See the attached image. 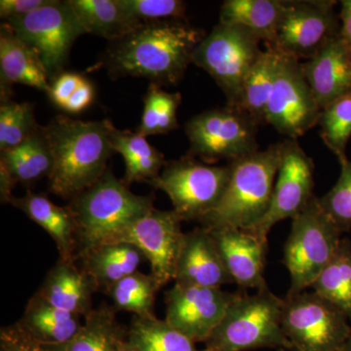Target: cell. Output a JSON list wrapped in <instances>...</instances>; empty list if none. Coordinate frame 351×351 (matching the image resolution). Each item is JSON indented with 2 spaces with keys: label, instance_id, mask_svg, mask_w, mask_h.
I'll return each mask as SVG.
<instances>
[{
  "label": "cell",
  "instance_id": "obj_1",
  "mask_svg": "<svg viewBox=\"0 0 351 351\" xmlns=\"http://www.w3.org/2000/svg\"><path fill=\"white\" fill-rule=\"evenodd\" d=\"M204 32L186 20L144 23L135 31L110 43L104 64L112 77L147 78L158 85L181 82L193 51Z\"/></svg>",
  "mask_w": 351,
  "mask_h": 351
},
{
  "label": "cell",
  "instance_id": "obj_2",
  "mask_svg": "<svg viewBox=\"0 0 351 351\" xmlns=\"http://www.w3.org/2000/svg\"><path fill=\"white\" fill-rule=\"evenodd\" d=\"M113 128L110 120L82 121L64 115L43 127L53 156L51 193L71 200L103 177L113 152Z\"/></svg>",
  "mask_w": 351,
  "mask_h": 351
},
{
  "label": "cell",
  "instance_id": "obj_3",
  "mask_svg": "<svg viewBox=\"0 0 351 351\" xmlns=\"http://www.w3.org/2000/svg\"><path fill=\"white\" fill-rule=\"evenodd\" d=\"M282 142L270 145L230 163V177L218 205L200 219L205 228H234L250 230L271 203Z\"/></svg>",
  "mask_w": 351,
  "mask_h": 351
},
{
  "label": "cell",
  "instance_id": "obj_4",
  "mask_svg": "<svg viewBox=\"0 0 351 351\" xmlns=\"http://www.w3.org/2000/svg\"><path fill=\"white\" fill-rule=\"evenodd\" d=\"M75 223L77 260L85 252L106 244L117 233L154 209L152 196L132 193L110 170L71 200Z\"/></svg>",
  "mask_w": 351,
  "mask_h": 351
},
{
  "label": "cell",
  "instance_id": "obj_5",
  "mask_svg": "<svg viewBox=\"0 0 351 351\" xmlns=\"http://www.w3.org/2000/svg\"><path fill=\"white\" fill-rule=\"evenodd\" d=\"M283 300L269 287L256 294L239 292L202 351H249L258 348L292 350L281 324Z\"/></svg>",
  "mask_w": 351,
  "mask_h": 351
},
{
  "label": "cell",
  "instance_id": "obj_6",
  "mask_svg": "<svg viewBox=\"0 0 351 351\" xmlns=\"http://www.w3.org/2000/svg\"><path fill=\"white\" fill-rule=\"evenodd\" d=\"M341 233L315 195L295 215L284 249V265L291 276L289 295L313 286L338 250Z\"/></svg>",
  "mask_w": 351,
  "mask_h": 351
},
{
  "label": "cell",
  "instance_id": "obj_7",
  "mask_svg": "<svg viewBox=\"0 0 351 351\" xmlns=\"http://www.w3.org/2000/svg\"><path fill=\"white\" fill-rule=\"evenodd\" d=\"M262 43L249 29L219 23L193 51L191 63L209 73L225 94L228 107L237 108L245 78L262 56Z\"/></svg>",
  "mask_w": 351,
  "mask_h": 351
},
{
  "label": "cell",
  "instance_id": "obj_8",
  "mask_svg": "<svg viewBox=\"0 0 351 351\" xmlns=\"http://www.w3.org/2000/svg\"><path fill=\"white\" fill-rule=\"evenodd\" d=\"M281 324L294 351H341L351 331L345 313L304 291L283 300Z\"/></svg>",
  "mask_w": 351,
  "mask_h": 351
},
{
  "label": "cell",
  "instance_id": "obj_9",
  "mask_svg": "<svg viewBox=\"0 0 351 351\" xmlns=\"http://www.w3.org/2000/svg\"><path fill=\"white\" fill-rule=\"evenodd\" d=\"M230 166H211L191 157L166 163L160 175L149 184L169 196L173 210L184 221H198L223 197Z\"/></svg>",
  "mask_w": 351,
  "mask_h": 351
},
{
  "label": "cell",
  "instance_id": "obj_10",
  "mask_svg": "<svg viewBox=\"0 0 351 351\" xmlns=\"http://www.w3.org/2000/svg\"><path fill=\"white\" fill-rule=\"evenodd\" d=\"M4 25L38 53L52 82L64 73L76 39L87 34L68 0H51L29 15L4 21Z\"/></svg>",
  "mask_w": 351,
  "mask_h": 351
},
{
  "label": "cell",
  "instance_id": "obj_11",
  "mask_svg": "<svg viewBox=\"0 0 351 351\" xmlns=\"http://www.w3.org/2000/svg\"><path fill=\"white\" fill-rule=\"evenodd\" d=\"M257 128L250 117L228 106L199 113L186 125L188 156L209 163L221 159L232 163L258 151Z\"/></svg>",
  "mask_w": 351,
  "mask_h": 351
},
{
  "label": "cell",
  "instance_id": "obj_12",
  "mask_svg": "<svg viewBox=\"0 0 351 351\" xmlns=\"http://www.w3.org/2000/svg\"><path fill=\"white\" fill-rule=\"evenodd\" d=\"M336 1H285V9L276 38L269 46L301 62L315 56L341 32Z\"/></svg>",
  "mask_w": 351,
  "mask_h": 351
},
{
  "label": "cell",
  "instance_id": "obj_13",
  "mask_svg": "<svg viewBox=\"0 0 351 351\" xmlns=\"http://www.w3.org/2000/svg\"><path fill=\"white\" fill-rule=\"evenodd\" d=\"M321 112L302 71L301 62L280 53L276 82L267 106V124L274 126L287 138L297 140L317 125Z\"/></svg>",
  "mask_w": 351,
  "mask_h": 351
},
{
  "label": "cell",
  "instance_id": "obj_14",
  "mask_svg": "<svg viewBox=\"0 0 351 351\" xmlns=\"http://www.w3.org/2000/svg\"><path fill=\"white\" fill-rule=\"evenodd\" d=\"M182 221L174 210L160 211L154 208L108 243H127L138 248L151 263V274L161 288L174 280L184 237Z\"/></svg>",
  "mask_w": 351,
  "mask_h": 351
},
{
  "label": "cell",
  "instance_id": "obj_15",
  "mask_svg": "<svg viewBox=\"0 0 351 351\" xmlns=\"http://www.w3.org/2000/svg\"><path fill=\"white\" fill-rule=\"evenodd\" d=\"M314 163L297 140L282 142L271 203L265 218L250 232L267 241L271 228L279 221L293 219L313 197Z\"/></svg>",
  "mask_w": 351,
  "mask_h": 351
},
{
  "label": "cell",
  "instance_id": "obj_16",
  "mask_svg": "<svg viewBox=\"0 0 351 351\" xmlns=\"http://www.w3.org/2000/svg\"><path fill=\"white\" fill-rule=\"evenodd\" d=\"M237 293L175 284L165 293V320L195 343H204L218 326Z\"/></svg>",
  "mask_w": 351,
  "mask_h": 351
},
{
  "label": "cell",
  "instance_id": "obj_17",
  "mask_svg": "<svg viewBox=\"0 0 351 351\" xmlns=\"http://www.w3.org/2000/svg\"><path fill=\"white\" fill-rule=\"evenodd\" d=\"M233 283L244 289L267 287L265 267L267 241L250 230L234 228H207Z\"/></svg>",
  "mask_w": 351,
  "mask_h": 351
},
{
  "label": "cell",
  "instance_id": "obj_18",
  "mask_svg": "<svg viewBox=\"0 0 351 351\" xmlns=\"http://www.w3.org/2000/svg\"><path fill=\"white\" fill-rule=\"evenodd\" d=\"M174 280L184 287L221 289L233 283L207 228L184 233Z\"/></svg>",
  "mask_w": 351,
  "mask_h": 351
},
{
  "label": "cell",
  "instance_id": "obj_19",
  "mask_svg": "<svg viewBox=\"0 0 351 351\" xmlns=\"http://www.w3.org/2000/svg\"><path fill=\"white\" fill-rule=\"evenodd\" d=\"M302 68L321 110L350 93L351 47L339 34Z\"/></svg>",
  "mask_w": 351,
  "mask_h": 351
},
{
  "label": "cell",
  "instance_id": "obj_20",
  "mask_svg": "<svg viewBox=\"0 0 351 351\" xmlns=\"http://www.w3.org/2000/svg\"><path fill=\"white\" fill-rule=\"evenodd\" d=\"M50 78L38 53L21 40L5 25L0 29V90L1 101L10 100L14 84L49 93Z\"/></svg>",
  "mask_w": 351,
  "mask_h": 351
},
{
  "label": "cell",
  "instance_id": "obj_21",
  "mask_svg": "<svg viewBox=\"0 0 351 351\" xmlns=\"http://www.w3.org/2000/svg\"><path fill=\"white\" fill-rule=\"evenodd\" d=\"M98 286L75 262L58 261L36 294L58 308L85 317L93 311L92 298Z\"/></svg>",
  "mask_w": 351,
  "mask_h": 351
},
{
  "label": "cell",
  "instance_id": "obj_22",
  "mask_svg": "<svg viewBox=\"0 0 351 351\" xmlns=\"http://www.w3.org/2000/svg\"><path fill=\"white\" fill-rule=\"evenodd\" d=\"M10 204L24 212L52 237L57 245L60 258L66 262L77 260L75 223L69 208L54 204L45 195L25 193L22 197L13 196Z\"/></svg>",
  "mask_w": 351,
  "mask_h": 351
},
{
  "label": "cell",
  "instance_id": "obj_23",
  "mask_svg": "<svg viewBox=\"0 0 351 351\" xmlns=\"http://www.w3.org/2000/svg\"><path fill=\"white\" fill-rule=\"evenodd\" d=\"M16 324L25 334L43 346L62 345L82 330V316L58 308L34 294L27 302L22 318Z\"/></svg>",
  "mask_w": 351,
  "mask_h": 351
},
{
  "label": "cell",
  "instance_id": "obj_24",
  "mask_svg": "<svg viewBox=\"0 0 351 351\" xmlns=\"http://www.w3.org/2000/svg\"><path fill=\"white\" fill-rule=\"evenodd\" d=\"M142 256V252L133 245L107 243L85 252L78 260L98 289L107 292L122 278L138 271Z\"/></svg>",
  "mask_w": 351,
  "mask_h": 351
},
{
  "label": "cell",
  "instance_id": "obj_25",
  "mask_svg": "<svg viewBox=\"0 0 351 351\" xmlns=\"http://www.w3.org/2000/svg\"><path fill=\"white\" fill-rule=\"evenodd\" d=\"M284 0H226L219 11V24L239 25L255 34L265 45L276 38Z\"/></svg>",
  "mask_w": 351,
  "mask_h": 351
},
{
  "label": "cell",
  "instance_id": "obj_26",
  "mask_svg": "<svg viewBox=\"0 0 351 351\" xmlns=\"http://www.w3.org/2000/svg\"><path fill=\"white\" fill-rule=\"evenodd\" d=\"M87 34L119 40L144 24L119 5L117 0H68Z\"/></svg>",
  "mask_w": 351,
  "mask_h": 351
},
{
  "label": "cell",
  "instance_id": "obj_27",
  "mask_svg": "<svg viewBox=\"0 0 351 351\" xmlns=\"http://www.w3.org/2000/svg\"><path fill=\"white\" fill-rule=\"evenodd\" d=\"M127 330L117 320V309L101 304L84 317L82 330L62 345L43 346L47 351H119Z\"/></svg>",
  "mask_w": 351,
  "mask_h": 351
},
{
  "label": "cell",
  "instance_id": "obj_28",
  "mask_svg": "<svg viewBox=\"0 0 351 351\" xmlns=\"http://www.w3.org/2000/svg\"><path fill=\"white\" fill-rule=\"evenodd\" d=\"M262 56L249 71L242 85L237 110L257 125L267 124V110L280 61V53L265 45Z\"/></svg>",
  "mask_w": 351,
  "mask_h": 351
},
{
  "label": "cell",
  "instance_id": "obj_29",
  "mask_svg": "<svg viewBox=\"0 0 351 351\" xmlns=\"http://www.w3.org/2000/svg\"><path fill=\"white\" fill-rule=\"evenodd\" d=\"M113 152L121 154L125 161V177L123 182L127 186L134 182L149 184L160 175L167 161L163 154L157 151L137 131H120L113 128L112 136Z\"/></svg>",
  "mask_w": 351,
  "mask_h": 351
},
{
  "label": "cell",
  "instance_id": "obj_30",
  "mask_svg": "<svg viewBox=\"0 0 351 351\" xmlns=\"http://www.w3.org/2000/svg\"><path fill=\"white\" fill-rule=\"evenodd\" d=\"M0 164L21 184H31L41 178H49L53 170V156L43 127L18 147L2 152Z\"/></svg>",
  "mask_w": 351,
  "mask_h": 351
},
{
  "label": "cell",
  "instance_id": "obj_31",
  "mask_svg": "<svg viewBox=\"0 0 351 351\" xmlns=\"http://www.w3.org/2000/svg\"><path fill=\"white\" fill-rule=\"evenodd\" d=\"M313 292L331 302L351 322V241L341 239L334 257L313 284Z\"/></svg>",
  "mask_w": 351,
  "mask_h": 351
},
{
  "label": "cell",
  "instance_id": "obj_32",
  "mask_svg": "<svg viewBox=\"0 0 351 351\" xmlns=\"http://www.w3.org/2000/svg\"><path fill=\"white\" fill-rule=\"evenodd\" d=\"M127 341L140 351H202L181 332L156 316H135L127 330Z\"/></svg>",
  "mask_w": 351,
  "mask_h": 351
},
{
  "label": "cell",
  "instance_id": "obj_33",
  "mask_svg": "<svg viewBox=\"0 0 351 351\" xmlns=\"http://www.w3.org/2000/svg\"><path fill=\"white\" fill-rule=\"evenodd\" d=\"M159 289L152 274L136 271L115 283L107 293L117 311H129L144 318L156 316L154 307Z\"/></svg>",
  "mask_w": 351,
  "mask_h": 351
},
{
  "label": "cell",
  "instance_id": "obj_34",
  "mask_svg": "<svg viewBox=\"0 0 351 351\" xmlns=\"http://www.w3.org/2000/svg\"><path fill=\"white\" fill-rule=\"evenodd\" d=\"M181 101V94L164 91L160 85L151 83L144 98V112L138 133L147 138L177 129L178 108Z\"/></svg>",
  "mask_w": 351,
  "mask_h": 351
},
{
  "label": "cell",
  "instance_id": "obj_35",
  "mask_svg": "<svg viewBox=\"0 0 351 351\" xmlns=\"http://www.w3.org/2000/svg\"><path fill=\"white\" fill-rule=\"evenodd\" d=\"M318 125L323 142L337 156L339 164L348 160L346 145L351 138V92L321 112Z\"/></svg>",
  "mask_w": 351,
  "mask_h": 351
},
{
  "label": "cell",
  "instance_id": "obj_36",
  "mask_svg": "<svg viewBox=\"0 0 351 351\" xmlns=\"http://www.w3.org/2000/svg\"><path fill=\"white\" fill-rule=\"evenodd\" d=\"M40 126L36 123L34 107L29 103L1 101L0 106V152L14 149L31 137Z\"/></svg>",
  "mask_w": 351,
  "mask_h": 351
},
{
  "label": "cell",
  "instance_id": "obj_37",
  "mask_svg": "<svg viewBox=\"0 0 351 351\" xmlns=\"http://www.w3.org/2000/svg\"><path fill=\"white\" fill-rule=\"evenodd\" d=\"M341 175L334 188L319 198L321 207L341 228L348 232L351 228V161L341 164Z\"/></svg>",
  "mask_w": 351,
  "mask_h": 351
},
{
  "label": "cell",
  "instance_id": "obj_38",
  "mask_svg": "<svg viewBox=\"0 0 351 351\" xmlns=\"http://www.w3.org/2000/svg\"><path fill=\"white\" fill-rule=\"evenodd\" d=\"M120 6L143 23L186 20V2L181 0H117Z\"/></svg>",
  "mask_w": 351,
  "mask_h": 351
},
{
  "label": "cell",
  "instance_id": "obj_39",
  "mask_svg": "<svg viewBox=\"0 0 351 351\" xmlns=\"http://www.w3.org/2000/svg\"><path fill=\"white\" fill-rule=\"evenodd\" d=\"M0 351H47L25 334L17 324L0 330Z\"/></svg>",
  "mask_w": 351,
  "mask_h": 351
},
{
  "label": "cell",
  "instance_id": "obj_40",
  "mask_svg": "<svg viewBox=\"0 0 351 351\" xmlns=\"http://www.w3.org/2000/svg\"><path fill=\"white\" fill-rule=\"evenodd\" d=\"M84 80L83 76L75 73H63L51 83L49 95L51 101L63 108L69 99L73 96L75 90Z\"/></svg>",
  "mask_w": 351,
  "mask_h": 351
},
{
  "label": "cell",
  "instance_id": "obj_41",
  "mask_svg": "<svg viewBox=\"0 0 351 351\" xmlns=\"http://www.w3.org/2000/svg\"><path fill=\"white\" fill-rule=\"evenodd\" d=\"M50 1L51 0H1L0 17L4 21L23 17L47 5Z\"/></svg>",
  "mask_w": 351,
  "mask_h": 351
},
{
  "label": "cell",
  "instance_id": "obj_42",
  "mask_svg": "<svg viewBox=\"0 0 351 351\" xmlns=\"http://www.w3.org/2000/svg\"><path fill=\"white\" fill-rule=\"evenodd\" d=\"M93 100V85L84 78L82 84L78 86L73 96L66 101L63 110L71 113H78L89 107Z\"/></svg>",
  "mask_w": 351,
  "mask_h": 351
},
{
  "label": "cell",
  "instance_id": "obj_43",
  "mask_svg": "<svg viewBox=\"0 0 351 351\" xmlns=\"http://www.w3.org/2000/svg\"><path fill=\"white\" fill-rule=\"evenodd\" d=\"M341 6V12L339 14L341 21L339 36L351 47V0H343Z\"/></svg>",
  "mask_w": 351,
  "mask_h": 351
},
{
  "label": "cell",
  "instance_id": "obj_44",
  "mask_svg": "<svg viewBox=\"0 0 351 351\" xmlns=\"http://www.w3.org/2000/svg\"><path fill=\"white\" fill-rule=\"evenodd\" d=\"M18 182L14 180L10 173L0 164V200L1 203H10L13 198L12 191Z\"/></svg>",
  "mask_w": 351,
  "mask_h": 351
},
{
  "label": "cell",
  "instance_id": "obj_45",
  "mask_svg": "<svg viewBox=\"0 0 351 351\" xmlns=\"http://www.w3.org/2000/svg\"><path fill=\"white\" fill-rule=\"evenodd\" d=\"M119 351H140L138 350L137 348H134L133 346H131L130 343H128L127 339H122L120 341L119 345Z\"/></svg>",
  "mask_w": 351,
  "mask_h": 351
},
{
  "label": "cell",
  "instance_id": "obj_46",
  "mask_svg": "<svg viewBox=\"0 0 351 351\" xmlns=\"http://www.w3.org/2000/svg\"><path fill=\"white\" fill-rule=\"evenodd\" d=\"M341 351H351V331L350 337H348V341H346V345Z\"/></svg>",
  "mask_w": 351,
  "mask_h": 351
},
{
  "label": "cell",
  "instance_id": "obj_47",
  "mask_svg": "<svg viewBox=\"0 0 351 351\" xmlns=\"http://www.w3.org/2000/svg\"><path fill=\"white\" fill-rule=\"evenodd\" d=\"M278 351H288L287 350H284V348H281V350H278Z\"/></svg>",
  "mask_w": 351,
  "mask_h": 351
},
{
  "label": "cell",
  "instance_id": "obj_48",
  "mask_svg": "<svg viewBox=\"0 0 351 351\" xmlns=\"http://www.w3.org/2000/svg\"><path fill=\"white\" fill-rule=\"evenodd\" d=\"M291 351H294V350H291Z\"/></svg>",
  "mask_w": 351,
  "mask_h": 351
}]
</instances>
